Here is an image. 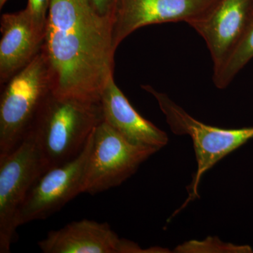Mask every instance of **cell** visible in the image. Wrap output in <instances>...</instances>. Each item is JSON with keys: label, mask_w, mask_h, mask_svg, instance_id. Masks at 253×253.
<instances>
[{"label": "cell", "mask_w": 253, "mask_h": 253, "mask_svg": "<svg viewBox=\"0 0 253 253\" xmlns=\"http://www.w3.org/2000/svg\"><path fill=\"white\" fill-rule=\"evenodd\" d=\"M42 51L53 94L99 102L114 71L112 20L90 0H51Z\"/></svg>", "instance_id": "cell-1"}, {"label": "cell", "mask_w": 253, "mask_h": 253, "mask_svg": "<svg viewBox=\"0 0 253 253\" xmlns=\"http://www.w3.org/2000/svg\"><path fill=\"white\" fill-rule=\"evenodd\" d=\"M103 120L100 101L60 97L51 92L28 131L46 170L76 157Z\"/></svg>", "instance_id": "cell-2"}, {"label": "cell", "mask_w": 253, "mask_h": 253, "mask_svg": "<svg viewBox=\"0 0 253 253\" xmlns=\"http://www.w3.org/2000/svg\"><path fill=\"white\" fill-rule=\"evenodd\" d=\"M4 85L0 98V158L22 142L52 92V78L42 50Z\"/></svg>", "instance_id": "cell-3"}, {"label": "cell", "mask_w": 253, "mask_h": 253, "mask_svg": "<svg viewBox=\"0 0 253 253\" xmlns=\"http://www.w3.org/2000/svg\"><path fill=\"white\" fill-rule=\"evenodd\" d=\"M157 101L169 128L177 135H189L194 143L197 170L191 186L189 198L179 211L199 197L198 188L205 172L253 138V126L240 129H222L200 122L173 101L167 94L151 85H141Z\"/></svg>", "instance_id": "cell-4"}, {"label": "cell", "mask_w": 253, "mask_h": 253, "mask_svg": "<svg viewBox=\"0 0 253 253\" xmlns=\"http://www.w3.org/2000/svg\"><path fill=\"white\" fill-rule=\"evenodd\" d=\"M46 170L30 132L12 152L0 158V253H10L21 206L32 186Z\"/></svg>", "instance_id": "cell-5"}, {"label": "cell", "mask_w": 253, "mask_h": 253, "mask_svg": "<svg viewBox=\"0 0 253 253\" xmlns=\"http://www.w3.org/2000/svg\"><path fill=\"white\" fill-rule=\"evenodd\" d=\"M158 151L131 144L103 120L94 130L83 194L95 195L121 185Z\"/></svg>", "instance_id": "cell-6"}, {"label": "cell", "mask_w": 253, "mask_h": 253, "mask_svg": "<svg viewBox=\"0 0 253 253\" xmlns=\"http://www.w3.org/2000/svg\"><path fill=\"white\" fill-rule=\"evenodd\" d=\"M94 131L83 151L71 161L50 168L36 181L18 213V226L45 219L83 194Z\"/></svg>", "instance_id": "cell-7"}, {"label": "cell", "mask_w": 253, "mask_h": 253, "mask_svg": "<svg viewBox=\"0 0 253 253\" xmlns=\"http://www.w3.org/2000/svg\"><path fill=\"white\" fill-rule=\"evenodd\" d=\"M219 0H116L112 20L115 51L125 39L144 26L165 23L191 24L206 16Z\"/></svg>", "instance_id": "cell-8"}, {"label": "cell", "mask_w": 253, "mask_h": 253, "mask_svg": "<svg viewBox=\"0 0 253 253\" xmlns=\"http://www.w3.org/2000/svg\"><path fill=\"white\" fill-rule=\"evenodd\" d=\"M253 18V0H219L206 16L189 24L204 40L213 71L229 57Z\"/></svg>", "instance_id": "cell-9"}, {"label": "cell", "mask_w": 253, "mask_h": 253, "mask_svg": "<svg viewBox=\"0 0 253 253\" xmlns=\"http://www.w3.org/2000/svg\"><path fill=\"white\" fill-rule=\"evenodd\" d=\"M44 253H155L156 249L144 250L139 245L118 237L108 223L89 219L73 221L49 231L38 242Z\"/></svg>", "instance_id": "cell-10"}, {"label": "cell", "mask_w": 253, "mask_h": 253, "mask_svg": "<svg viewBox=\"0 0 253 253\" xmlns=\"http://www.w3.org/2000/svg\"><path fill=\"white\" fill-rule=\"evenodd\" d=\"M0 83H7L41 52L46 28L35 21L29 10L4 14L1 18Z\"/></svg>", "instance_id": "cell-11"}, {"label": "cell", "mask_w": 253, "mask_h": 253, "mask_svg": "<svg viewBox=\"0 0 253 253\" xmlns=\"http://www.w3.org/2000/svg\"><path fill=\"white\" fill-rule=\"evenodd\" d=\"M103 119L126 140L160 150L168 143V134L145 119L131 106L111 77L100 99Z\"/></svg>", "instance_id": "cell-12"}, {"label": "cell", "mask_w": 253, "mask_h": 253, "mask_svg": "<svg viewBox=\"0 0 253 253\" xmlns=\"http://www.w3.org/2000/svg\"><path fill=\"white\" fill-rule=\"evenodd\" d=\"M253 59V18L244 36L239 41L222 66L213 71L212 80L214 85L224 89Z\"/></svg>", "instance_id": "cell-13"}, {"label": "cell", "mask_w": 253, "mask_h": 253, "mask_svg": "<svg viewBox=\"0 0 253 253\" xmlns=\"http://www.w3.org/2000/svg\"><path fill=\"white\" fill-rule=\"evenodd\" d=\"M174 252L249 253H253V249L249 246L226 244L217 238L209 237L202 241H188L177 246Z\"/></svg>", "instance_id": "cell-14"}, {"label": "cell", "mask_w": 253, "mask_h": 253, "mask_svg": "<svg viewBox=\"0 0 253 253\" xmlns=\"http://www.w3.org/2000/svg\"><path fill=\"white\" fill-rule=\"evenodd\" d=\"M51 0H28L27 9L40 26L46 28L48 11Z\"/></svg>", "instance_id": "cell-15"}, {"label": "cell", "mask_w": 253, "mask_h": 253, "mask_svg": "<svg viewBox=\"0 0 253 253\" xmlns=\"http://www.w3.org/2000/svg\"><path fill=\"white\" fill-rule=\"evenodd\" d=\"M96 12L104 17L111 18L116 0H90Z\"/></svg>", "instance_id": "cell-16"}, {"label": "cell", "mask_w": 253, "mask_h": 253, "mask_svg": "<svg viewBox=\"0 0 253 253\" xmlns=\"http://www.w3.org/2000/svg\"><path fill=\"white\" fill-rule=\"evenodd\" d=\"M7 0H0V8H2Z\"/></svg>", "instance_id": "cell-17"}]
</instances>
